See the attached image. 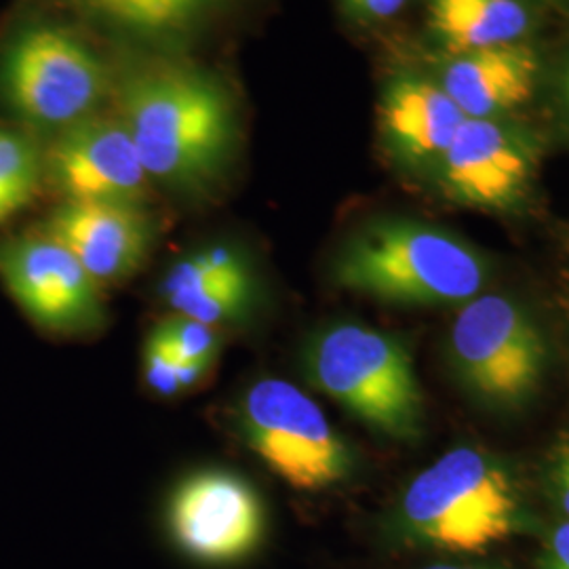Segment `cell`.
Masks as SVG:
<instances>
[{"instance_id": "6da1fadb", "label": "cell", "mask_w": 569, "mask_h": 569, "mask_svg": "<svg viewBox=\"0 0 569 569\" xmlns=\"http://www.w3.org/2000/svg\"><path fill=\"white\" fill-rule=\"evenodd\" d=\"M121 117L150 180L199 192L216 182L234 140V110L203 72L161 66L129 77Z\"/></svg>"}, {"instance_id": "7a4b0ae2", "label": "cell", "mask_w": 569, "mask_h": 569, "mask_svg": "<svg viewBox=\"0 0 569 569\" xmlns=\"http://www.w3.org/2000/svg\"><path fill=\"white\" fill-rule=\"evenodd\" d=\"M333 281L346 291L401 306H462L488 283L486 258L437 226L382 218L348 237Z\"/></svg>"}, {"instance_id": "3957f363", "label": "cell", "mask_w": 569, "mask_h": 569, "mask_svg": "<svg viewBox=\"0 0 569 569\" xmlns=\"http://www.w3.org/2000/svg\"><path fill=\"white\" fill-rule=\"evenodd\" d=\"M519 519V491L509 470L475 448L449 449L418 472L397 510V523L409 542L460 555L505 542Z\"/></svg>"}, {"instance_id": "277c9868", "label": "cell", "mask_w": 569, "mask_h": 569, "mask_svg": "<svg viewBox=\"0 0 569 569\" xmlns=\"http://www.w3.org/2000/svg\"><path fill=\"white\" fill-rule=\"evenodd\" d=\"M310 385L367 428L395 441H416L425 397L411 355L385 331L340 323L317 331L305 350Z\"/></svg>"}, {"instance_id": "5b68a950", "label": "cell", "mask_w": 569, "mask_h": 569, "mask_svg": "<svg viewBox=\"0 0 569 569\" xmlns=\"http://www.w3.org/2000/svg\"><path fill=\"white\" fill-rule=\"evenodd\" d=\"M244 446L287 486L323 491L355 472V453L305 390L264 378L251 385L237 409Z\"/></svg>"}, {"instance_id": "8992f818", "label": "cell", "mask_w": 569, "mask_h": 569, "mask_svg": "<svg viewBox=\"0 0 569 569\" xmlns=\"http://www.w3.org/2000/svg\"><path fill=\"white\" fill-rule=\"evenodd\" d=\"M462 382L491 406H519L540 387L547 346L523 306L479 293L458 310L449 336Z\"/></svg>"}, {"instance_id": "52a82bcc", "label": "cell", "mask_w": 569, "mask_h": 569, "mask_svg": "<svg viewBox=\"0 0 569 569\" xmlns=\"http://www.w3.org/2000/svg\"><path fill=\"white\" fill-rule=\"evenodd\" d=\"M0 87L9 106L39 127H72L102 100L106 74L98 56L51 26L26 28L7 44Z\"/></svg>"}, {"instance_id": "ba28073f", "label": "cell", "mask_w": 569, "mask_h": 569, "mask_svg": "<svg viewBox=\"0 0 569 569\" xmlns=\"http://www.w3.org/2000/svg\"><path fill=\"white\" fill-rule=\"evenodd\" d=\"M540 157V140L528 127L467 119L437 164L439 186L451 203L510 211L528 199Z\"/></svg>"}, {"instance_id": "9c48e42d", "label": "cell", "mask_w": 569, "mask_h": 569, "mask_svg": "<svg viewBox=\"0 0 569 569\" xmlns=\"http://www.w3.org/2000/svg\"><path fill=\"white\" fill-rule=\"evenodd\" d=\"M173 542L209 566L241 561L264 536V505L256 488L230 470H199L173 489L167 505Z\"/></svg>"}, {"instance_id": "30bf717a", "label": "cell", "mask_w": 569, "mask_h": 569, "mask_svg": "<svg viewBox=\"0 0 569 569\" xmlns=\"http://www.w3.org/2000/svg\"><path fill=\"white\" fill-rule=\"evenodd\" d=\"M0 279L21 310L47 331L87 333L103 326L102 284L47 232L2 241Z\"/></svg>"}, {"instance_id": "8fae6325", "label": "cell", "mask_w": 569, "mask_h": 569, "mask_svg": "<svg viewBox=\"0 0 569 569\" xmlns=\"http://www.w3.org/2000/svg\"><path fill=\"white\" fill-rule=\"evenodd\" d=\"M47 169L66 201L140 204L150 180L124 124L89 117L51 146Z\"/></svg>"}, {"instance_id": "7c38bea8", "label": "cell", "mask_w": 569, "mask_h": 569, "mask_svg": "<svg viewBox=\"0 0 569 569\" xmlns=\"http://www.w3.org/2000/svg\"><path fill=\"white\" fill-rule=\"evenodd\" d=\"M44 232L63 244L100 284L117 283L142 266L152 230L140 204L66 201Z\"/></svg>"}, {"instance_id": "4fadbf2b", "label": "cell", "mask_w": 569, "mask_h": 569, "mask_svg": "<svg viewBox=\"0 0 569 569\" xmlns=\"http://www.w3.org/2000/svg\"><path fill=\"white\" fill-rule=\"evenodd\" d=\"M465 121L441 82L401 74L382 93L380 131L388 152L407 167L437 169Z\"/></svg>"}, {"instance_id": "5bb4252c", "label": "cell", "mask_w": 569, "mask_h": 569, "mask_svg": "<svg viewBox=\"0 0 569 569\" xmlns=\"http://www.w3.org/2000/svg\"><path fill=\"white\" fill-rule=\"evenodd\" d=\"M538 79V53L523 42H509L451 56L441 87L467 119H500L531 100Z\"/></svg>"}, {"instance_id": "9a60e30c", "label": "cell", "mask_w": 569, "mask_h": 569, "mask_svg": "<svg viewBox=\"0 0 569 569\" xmlns=\"http://www.w3.org/2000/svg\"><path fill=\"white\" fill-rule=\"evenodd\" d=\"M161 298L173 315L218 327L237 323L253 306V277L230 244H209L171 266Z\"/></svg>"}, {"instance_id": "2e32d148", "label": "cell", "mask_w": 569, "mask_h": 569, "mask_svg": "<svg viewBox=\"0 0 569 569\" xmlns=\"http://www.w3.org/2000/svg\"><path fill=\"white\" fill-rule=\"evenodd\" d=\"M428 23L451 56L519 42L528 34L521 0H430Z\"/></svg>"}, {"instance_id": "e0dca14e", "label": "cell", "mask_w": 569, "mask_h": 569, "mask_svg": "<svg viewBox=\"0 0 569 569\" xmlns=\"http://www.w3.org/2000/svg\"><path fill=\"white\" fill-rule=\"evenodd\" d=\"M106 20L140 32H176L197 20L213 0H81Z\"/></svg>"}, {"instance_id": "ac0fdd59", "label": "cell", "mask_w": 569, "mask_h": 569, "mask_svg": "<svg viewBox=\"0 0 569 569\" xmlns=\"http://www.w3.org/2000/svg\"><path fill=\"white\" fill-rule=\"evenodd\" d=\"M39 182V148L23 136L0 131V224L34 199Z\"/></svg>"}, {"instance_id": "d6986e66", "label": "cell", "mask_w": 569, "mask_h": 569, "mask_svg": "<svg viewBox=\"0 0 569 569\" xmlns=\"http://www.w3.org/2000/svg\"><path fill=\"white\" fill-rule=\"evenodd\" d=\"M157 329L178 361L211 363L222 346L218 327L207 326L182 315H171Z\"/></svg>"}, {"instance_id": "ffe728a7", "label": "cell", "mask_w": 569, "mask_h": 569, "mask_svg": "<svg viewBox=\"0 0 569 569\" xmlns=\"http://www.w3.org/2000/svg\"><path fill=\"white\" fill-rule=\"evenodd\" d=\"M178 357L171 352L159 329H154L146 345H143V380L161 397H176L180 395V380H178Z\"/></svg>"}, {"instance_id": "44dd1931", "label": "cell", "mask_w": 569, "mask_h": 569, "mask_svg": "<svg viewBox=\"0 0 569 569\" xmlns=\"http://www.w3.org/2000/svg\"><path fill=\"white\" fill-rule=\"evenodd\" d=\"M407 0H342L346 11L359 20L380 21L397 16Z\"/></svg>"}, {"instance_id": "7402d4cb", "label": "cell", "mask_w": 569, "mask_h": 569, "mask_svg": "<svg viewBox=\"0 0 569 569\" xmlns=\"http://www.w3.org/2000/svg\"><path fill=\"white\" fill-rule=\"evenodd\" d=\"M542 569H569V521L552 531L542 557Z\"/></svg>"}, {"instance_id": "603a6c76", "label": "cell", "mask_w": 569, "mask_h": 569, "mask_svg": "<svg viewBox=\"0 0 569 569\" xmlns=\"http://www.w3.org/2000/svg\"><path fill=\"white\" fill-rule=\"evenodd\" d=\"M552 488L559 500V507L566 512L569 521V446L561 449L552 465Z\"/></svg>"}, {"instance_id": "cb8c5ba5", "label": "cell", "mask_w": 569, "mask_h": 569, "mask_svg": "<svg viewBox=\"0 0 569 569\" xmlns=\"http://www.w3.org/2000/svg\"><path fill=\"white\" fill-rule=\"evenodd\" d=\"M211 363L203 361H180L178 366V380H180V390H190V388L199 387L204 380V376L209 373Z\"/></svg>"}, {"instance_id": "d4e9b609", "label": "cell", "mask_w": 569, "mask_h": 569, "mask_svg": "<svg viewBox=\"0 0 569 569\" xmlns=\"http://www.w3.org/2000/svg\"><path fill=\"white\" fill-rule=\"evenodd\" d=\"M420 569H493L483 568V566H448V563H435V566H427V568Z\"/></svg>"}, {"instance_id": "484cf974", "label": "cell", "mask_w": 569, "mask_h": 569, "mask_svg": "<svg viewBox=\"0 0 569 569\" xmlns=\"http://www.w3.org/2000/svg\"><path fill=\"white\" fill-rule=\"evenodd\" d=\"M563 102H566V106H568L569 110V63L568 68H566V74H563Z\"/></svg>"}]
</instances>
